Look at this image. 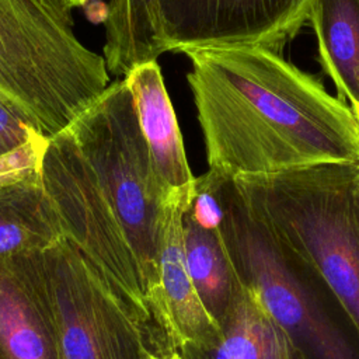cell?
Here are the masks:
<instances>
[{
    "instance_id": "6da1fadb",
    "label": "cell",
    "mask_w": 359,
    "mask_h": 359,
    "mask_svg": "<svg viewBox=\"0 0 359 359\" xmlns=\"http://www.w3.org/2000/svg\"><path fill=\"white\" fill-rule=\"evenodd\" d=\"M187 76L210 171L268 177L359 164V122L318 80L262 46L189 48Z\"/></svg>"
},
{
    "instance_id": "7a4b0ae2",
    "label": "cell",
    "mask_w": 359,
    "mask_h": 359,
    "mask_svg": "<svg viewBox=\"0 0 359 359\" xmlns=\"http://www.w3.org/2000/svg\"><path fill=\"white\" fill-rule=\"evenodd\" d=\"M359 164L236 177L273 236L331 297L359 339Z\"/></svg>"
},
{
    "instance_id": "3957f363",
    "label": "cell",
    "mask_w": 359,
    "mask_h": 359,
    "mask_svg": "<svg viewBox=\"0 0 359 359\" xmlns=\"http://www.w3.org/2000/svg\"><path fill=\"white\" fill-rule=\"evenodd\" d=\"M66 0H0V95L46 137L111 84L102 55L76 35Z\"/></svg>"
},
{
    "instance_id": "277c9868",
    "label": "cell",
    "mask_w": 359,
    "mask_h": 359,
    "mask_svg": "<svg viewBox=\"0 0 359 359\" xmlns=\"http://www.w3.org/2000/svg\"><path fill=\"white\" fill-rule=\"evenodd\" d=\"M111 203L139 262L156 330L158 244L163 208L172 191L160 181L125 79L107 90L69 126Z\"/></svg>"
},
{
    "instance_id": "5b68a950",
    "label": "cell",
    "mask_w": 359,
    "mask_h": 359,
    "mask_svg": "<svg viewBox=\"0 0 359 359\" xmlns=\"http://www.w3.org/2000/svg\"><path fill=\"white\" fill-rule=\"evenodd\" d=\"M216 174L223 208L219 233L237 280L306 359H359V351L325 309L321 286L283 250L241 182Z\"/></svg>"
},
{
    "instance_id": "8992f818",
    "label": "cell",
    "mask_w": 359,
    "mask_h": 359,
    "mask_svg": "<svg viewBox=\"0 0 359 359\" xmlns=\"http://www.w3.org/2000/svg\"><path fill=\"white\" fill-rule=\"evenodd\" d=\"M41 175L56 205L66 238L125 304L151 346L154 324L139 262L69 128L49 137Z\"/></svg>"
},
{
    "instance_id": "52a82bcc",
    "label": "cell",
    "mask_w": 359,
    "mask_h": 359,
    "mask_svg": "<svg viewBox=\"0 0 359 359\" xmlns=\"http://www.w3.org/2000/svg\"><path fill=\"white\" fill-rule=\"evenodd\" d=\"M43 262L62 359H146L137 321L72 241L45 250Z\"/></svg>"
},
{
    "instance_id": "ba28073f",
    "label": "cell",
    "mask_w": 359,
    "mask_h": 359,
    "mask_svg": "<svg viewBox=\"0 0 359 359\" xmlns=\"http://www.w3.org/2000/svg\"><path fill=\"white\" fill-rule=\"evenodd\" d=\"M313 0H157L165 52L262 46L280 53L307 22Z\"/></svg>"
},
{
    "instance_id": "9c48e42d",
    "label": "cell",
    "mask_w": 359,
    "mask_h": 359,
    "mask_svg": "<svg viewBox=\"0 0 359 359\" xmlns=\"http://www.w3.org/2000/svg\"><path fill=\"white\" fill-rule=\"evenodd\" d=\"M194 195L195 188L174 189L163 208L154 352L180 351L185 345L209 346L220 338V327L199 300L187 268L184 215Z\"/></svg>"
},
{
    "instance_id": "30bf717a",
    "label": "cell",
    "mask_w": 359,
    "mask_h": 359,
    "mask_svg": "<svg viewBox=\"0 0 359 359\" xmlns=\"http://www.w3.org/2000/svg\"><path fill=\"white\" fill-rule=\"evenodd\" d=\"M0 359H62L43 251L0 258Z\"/></svg>"
},
{
    "instance_id": "8fae6325",
    "label": "cell",
    "mask_w": 359,
    "mask_h": 359,
    "mask_svg": "<svg viewBox=\"0 0 359 359\" xmlns=\"http://www.w3.org/2000/svg\"><path fill=\"white\" fill-rule=\"evenodd\" d=\"M136 108L157 175L168 191L195 188L174 107L157 60L135 66L123 76Z\"/></svg>"
},
{
    "instance_id": "7c38bea8",
    "label": "cell",
    "mask_w": 359,
    "mask_h": 359,
    "mask_svg": "<svg viewBox=\"0 0 359 359\" xmlns=\"http://www.w3.org/2000/svg\"><path fill=\"white\" fill-rule=\"evenodd\" d=\"M219 327L220 338L213 345H185L177 352L185 359H306L289 334L238 280Z\"/></svg>"
},
{
    "instance_id": "4fadbf2b",
    "label": "cell",
    "mask_w": 359,
    "mask_h": 359,
    "mask_svg": "<svg viewBox=\"0 0 359 359\" xmlns=\"http://www.w3.org/2000/svg\"><path fill=\"white\" fill-rule=\"evenodd\" d=\"M66 238L41 168L0 188V258L45 251Z\"/></svg>"
},
{
    "instance_id": "5bb4252c",
    "label": "cell",
    "mask_w": 359,
    "mask_h": 359,
    "mask_svg": "<svg viewBox=\"0 0 359 359\" xmlns=\"http://www.w3.org/2000/svg\"><path fill=\"white\" fill-rule=\"evenodd\" d=\"M307 22L318 43L324 73L338 95L359 108V0H313ZM339 98V100H341Z\"/></svg>"
},
{
    "instance_id": "9a60e30c",
    "label": "cell",
    "mask_w": 359,
    "mask_h": 359,
    "mask_svg": "<svg viewBox=\"0 0 359 359\" xmlns=\"http://www.w3.org/2000/svg\"><path fill=\"white\" fill-rule=\"evenodd\" d=\"M104 59L109 73L125 76L165 52L157 0H111L104 20Z\"/></svg>"
},
{
    "instance_id": "2e32d148",
    "label": "cell",
    "mask_w": 359,
    "mask_h": 359,
    "mask_svg": "<svg viewBox=\"0 0 359 359\" xmlns=\"http://www.w3.org/2000/svg\"><path fill=\"white\" fill-rule=\"evenodd\" d=\"M184 245L187 268L196 294L210 317L220 324L233 300L237 278L219 229H205L185 212Z\"/></svg>"
},
{
    "instance_id": "e0dca14e",
    "label": "cell",
    "mask_w": 359,
    "mask_h": 359,
    "mask_svg": "<svg viewBox=\"0 0 359 359\" xmlns=\"http://www.w3.org/2000/svg\"><path fill=\"white\" fill-rule=\"evenodd\" d=\"M48 142L49 137L41 136L15 150L0 154V188L38 171Z\"/></svg>"
},
{
    "instance_id": "ac0fdd59",
    "label": "cell",
    "mask_w": 359,
    "mask_h": 359,
    "mask_svg": "<svg viewBox=\"0 0 359 359\" xmlns=\"http://www.w3.org/2000/svg\"><path fill=\"white\" fill-rule=\"evenodd\" d=\"M41 136L43 135L0 95V154L15 150Z\"/></svg>"
},
{
    "instance_id": "d6986e66",
    "label": "cell",
    "mask_w": 359,
    "mask_h": 359,
    "mask_svg": "<svg viewBox=\"0 0 359 359\" xmlns=\"http://www.w3.org/2000/svg\"><path fill=\"white\" fill-rule=\"evenodd\" d=\"M146 359H185L184 356H181L177 351H168V352H153V351H147Z\"/></svg>"
},
{
    "instance_id": "ffe728a7",
    "label": "cell",
    "mask_w": 359,
    "mask_h": 359,
    "mask_svg": "<svg viewBox=\"0 0 359 359\" xmlns=\"http://www.w3.org/2000/svg\"><path fill=\"white\" fill-rule=\"evenodd\" d=\"M67 4L74 8V7H80V6H84L87 3V0H66Z\"/></svg>"
},
{
    "instance_id": "44dd1931",
    "label": "cell",
    "mask_w": 359,
    "mask_h": 359,
    "mask_svg": "<svg viewBox=\"0 0 359 359\" xmlns=\"http://www.w3.org/2000/svg\"><path fill=\"white\" fill-rule=\"evenodd\" d=\"M353 114H355V116H356V119H358V122H359V108H358V109H355V111H353Z\"/></svg>"
}]
</instances>
